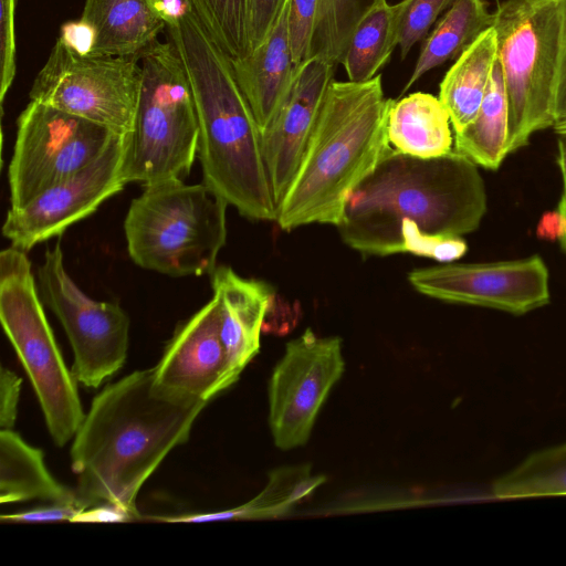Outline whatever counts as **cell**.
I'll return each mask as SVG.
<instances>
[{
    "instance_id": "40",
    "label": "cell",
    "mask_w": 566,
    "mask_h": 566,
    "mask_svg": "<svg viewBox=\"0 0 566 566\" xmlns=\"http://www.w3.org/2000/svg\"><path fill=\"white\" fill-rule=\"evenodd\" d=\"M167 19V23L182 13L189 6L184 0H155Z\"/></svg>"
},
{
    "instance_id": "22",
    "label": "cell",
    "mask_w": 566,
    "mask_h": 566,
    "mask_svg": "<svg viewBox=\"0 0 566 566\" xmlns=\"http://www.w3.org/2000/svg\"><path fill=\"white\" fill-rule=\"evenodd\" d=\"M43 500L80 501L75 490L60 484L48 471L41 449L27 443L12 429L0 431V502L1 504Z\"/></svg>"
},
{
    "instance_id": "3",
    "label": "cell",
    "mask_w": 566,
    "mask_h": 566,
    "mask_svg": "<svg viewBox=\"0 0 566 566\" xmlns=\"http://www.w3.org/2000/svg\"><path fill=\"white\" fill-rule=\"evenodd\" d=\"M488 209L478 166L452 150L417 158L394 148L353 192L338 231L363 255H390L398 230L416 226L437 235L476 230Z\"/></svg>"
},
{
    "instance_id": "28",
    "label": "cell",
    "mask_w": 566,
    "mask_h": 566,
    "mask_svg": "<svg viewBox=\"0 0 566 566\" xmlns=\"http://www.w3.org/2000/svg\"><path fill=\"white\" fill-rule=\"evenodd\" d=\"M199 20L231 60L250 54L249 0H188Z\"/></svg>"
},
{
    "instance_id": "33",
    "label": "cell",
    "mask_w": 566,
    "mask_h": 566,
    "mask_svg": "<svg viewBox=\"0 0 566 566\" xmlns=\"http://www.w3.org/2000/svg\"><path fill=\"white\" fill-rule=\"evenodd\" d=\"M289 0H249L250 49L260 46L274 29ZM251 53V52H250Z\"/></svg>"
},
{
    "instance_id": "4",
    "label": "cell",
    "mask_w": 566,
    "mask_h": 566,
    "mask_svg": "<svg viewBox=\"0 0 566 566\" xmlns=\"http://www.w3.org/2000/svg\"><path fill=\"white\" fill-rule=\"evenodd\" d=\"M381 75L333 81L297 171L277 207L276 223L290 231L311 223L338 227L350 196L391 150Z\"/></svg>"
},
{
    "instance_id": "44",
    "label": "cell",
    "mask_w": 566,
    "mask_h": 566,
    "mask_svg": "<svg viewBox=\"0 0 566 566\" xmlns=\"http://www.w3.org/2000/svg\"><path fill=\"white\" fill-rule=\"evenodd\" d=\"M559 242H560V244H562L563 250H564V251H565V253H566V237H565V238H563Z\"/></svg>"
},
{
    "instance_id": "23",
    "label": "cell",
    "mask_w": 566,
    "mask_h": 566,
    "mask_svg": "<svg viewBox=\"0 0 566 566\" xmlns=\"http://www.w3.org/2000/svg\"><path fill=\"white\" fill-rule=\"evenodd\" d=\"M409 1L389 4L375 0L363 15L340 60L348 81H369L388 62L398 45L400 22Z\"/></svg>"
},
{
    "instance_id": "45",
    "label": "cell",
    "mask_w": 566,
    "mask_h": 566,
    "mask_svg": "<svg viewBox=\"0 0 566 566\" xmlns=\"http://www.w3.org/2000/svg\"><path fill=\"white\" fill-rule=\"evenodd\" d=\"M184 1H186V2H188V3H189V1H188V0H184Z\"/></svg>"
},
{
    "instance_id": "39",
    "label": "cell",
    "mask_w": 566,
    "mask_h": 566,
    "mask_svg": "<svg viewBox=\"0 0 566 566\" xmlns=\"http://www.w3.org/2000/svg\"><path fill=\"white\" fill-rule=\"evenodd\" d=\"M133 520L125 511L111 504H98L82 511L74 522H123Z\"/></svg>"
},
{
    "instance_id": "34",
    "label": "cell",
    "mask_w": 566,
    "mask_h": 566,
    "mask_svg": "<svg viewBox=\"0 0 566 566\" xmlns=\"http://www.w3.org/2000/svg\"><path fill=\"white\" fill-rule=\"evenodd\" d=\"M86 507L75 502H54L51 505L36 507L13 514H3L2 522H74L75 517Z\"/></svg>"
},
{
    "instance_id": "9",
    "label": "cell",
    "mask_w": 566,
    "mask_h": 566,
    "mask_svg": "<svg viewBox=\"0 0 566 566\" xmlns=\"http://www.w3.org/2000/svg\"><path fill=\"white\" fill-rule=\"evenodd\" d=\"M140 81L139 59L83 55L57 39L29 96L126 135L133 126Z\"/></svg>"
},
{
    "instance_id": "30",
    "label": "cell",
    "mask_w": 566,
    "mask_h": 566,
    "mask_svg": "<svg viewBox=\"0 0 566 566\" xmlns=\"http://www.w3.org/2000/svg\"><path fill=\"white\" fill-rule=\"evenodd\" d=\"M317 0H289L287 29L294 64L313 56Z\"/></svg>"
},
{
    "instance_id": "15",
    "label": "cell",
    "mask_w": 566,
    "mask_h": 566,
    "mask_svg": "<svg viewBox=\"0 0 566 566\" xmlns=\"http://www.w3.org/2000/svg\"><path fill=\"white\" fill-rule=\"evenodd\" d=\"M334 67L335 64L318 55L298 64L285 97L261 132L276 210L297 171L326 92L334 81Z\"/></svg>"
},
{
    "instance_id": "37",
    "label": "cell",
    "mask_w": 566,
    "mask_h": 566,
    "mask_svg": "<svg viewBox=\"0 0 566 566\" xmlns=\"http://www.w3.org/2000/svg\"><path fill=\"white\" fill-rule=\"evenodd\" d=\"M59 39L77 53L88 55L93 44V32L82 20L70 21L61 27Z\"/></svg>"
},
{
    "instance_id": "5",
    "label": "cell",
    "mask_w": 566,
    "mask_h": 566,
    "mask_svg": "<svg viewBox=\"0 0 566 566\" xmlns=\"http://www.w3.org/2000/svg\"><path fill=\"white\" fill-rule=\"evenodd\" d=\"M203 182L169 178L144 186L124 220L130 259L171 277L211 274L227 241V207Z\"/></svg>"
},
{
    "instance_id": "43",
    "label": "cell",
    "mask_w": 566,
    "mask_h": 566,
    "mask_svg": "<svg viewBox=\"0 0 566 566\" xmlns=\"http://www.w3.org/2000/svg\"><path fill=\"white\" fill-rule=\"evenodd\" d=\"M557 209L564 213V216L566 217V191L563 190V195H562V198H560V201L558 203V207Z\"/></svg>"
},
{
    "instance_id": "27",
    "label": "cell",
    "mask_w": 566,
    "mask_h": 566,
    "mask_svg": "<svg viewBox=\"0 0 566 566\" xmlns=\"http://www.w3.org/2000/svg\"><path fill=\"white\" fill-rule=\"evenodd\" d=\"M496 499L566 494V443L530 454L491 485Z\"/></svg>"
},
{
    "instance_id": "36",
    "label": "cell",
    "mask_w": 566,
    "mask_h": 566,
    "mask_svg": "<svg viewBox=\"0 0 566 566\" xmlns=\"http://www.w3.org/2000/svg\"><path fill=\"white\" fill-rule=\"evenodd\" d=\"M559 25V64L556 84L555 113L556 123L566 119V0H556Z\"/></svg>"
},
{
    "instance_id": "7",
    "label": "cell",
    "mask_w": 566,
    "mask_h": 566,
    "mask_svg": "<svg viewBox=\"0 0 566 566\" xmlns=\"http://www.w3.org/2000/svg\"><path fill=\"white\" fill-rule=\"evenodd\" d=\"M509 101L507 154L556 124L560 25L556 0H505L493 12Z\"/></svg>"
},
{
    "instance_id": "16",
    "label": "cell",
    "mask_w": 566,
    "mask_h": 566,
    "mask_svg": "<svg viewBox=\"0 0 566 566\" xmlns=\"http://www.w3.org/2000/svg\"><path fill=\"white\" fill-rule=\"evenodd\" d=\"M154 379L168 392L207 402L239 379L221 342L214 297L176 331L154 366Z\"/></svg>"
},
{
    "instance_id": "8",
    "label": "cell",
    "mask_w": 566,
    "mask_h": 566,
    "mask_svg": "<svg viewBox=\"0 0 566 566\" xmlns=\"http://www.w3.org/2000/svg\"><path fill=\"white\" fill-rule=\"evenodd\" d=\"M0 319L30 378L54 443L65 446L85 417L76 379L46 319L27 252L12 245L0 253Z\"/></svg>"
},
{
    "instance_id": "1",
    "label": "cell",
    "mask_w": 566,
    "mask_h": 566,
    "mask_svg": "<svg viewBox=\"0 0 566 566\" xmlns=\"http://www.w3.org/2000/svg\"><path fill=\"white\" fill-rule=\"evenodd\" d=\"M207 403L158 387L154 367L105 387L93 399L71 447L80 501L87 507L111 504L140 518V488L167 454L188 440Z\"/></svg>"
},
{
    "instance_id": "38",
    "label": "cell",
    "mask_w": 566,
    "mask_h": 566,
    "mask_svg": "<svg viewBox=\"0 0 566 566\" xmlns=\"http://www.w3.org/2000/svg\"><path fill=\"white\" fill-rule=\"evenodd\" d=\"M536 234L545 240H562L566 237V217L558 209L542 214Z\"/></svg>"
},
{
    "instance_id": "12",
    "label": "cell",
    "mask_w": 566,
    "mask_h": 566,
    "mask_svg": "<svg viewBox=\"0 0 566 566\" xmlns=\"http://www.w3.org/2000/svg\"><path fill=\"white\" fill-rule=\"evenodd\" d=\"M345 369L339 337L306 329L290 340L269 382V423L282 450L308 440L317 413Z\"/></svg>"
},
{
    "instance_id": "18",
    "label": "cell",
    "mask_w": 566,
    "mask_h": 566,
    "mask_svg": "<svg viewBox=\"0 0 566 566\" xmlns=\"http://www.w3.org/2000/svg\"><path fill=\"white\" fill-rule=\"evenodd\" d=\"M93 32L92 56H140L167 28L155 0H85L81 19Z\"/></svg>"
},
{
    "instance_id": "20",
    "label": "cell",
    "mask_w": 566,
    "mask_h": 566,
    "mask_svg": "<svg viewBox=\"0 0 566 566\" xmlns=\"http://www.w3.org/2000/svg\"><path fill=\"white\" fill-rule=\"evenodd\" d=\"M450 116L439 97L416 92L392 101L387 136L394 149L417 158H437L453 150Z\"/></svg>"
},
{
    "instance_id": "14",
    "label": "cell",
    "mask_w": 566,
    "mask_h": 566,
    "mask_svg": "<svg viewBox=\"0 0 566 566\" xmlns=\"http://www.w3.org/2000/svg\"><path fill=\"white\" fill-rule=\"evenodd\" d=\"M124 142L125 135L116 134L90 165L49 187L25 206L10 208L2 226L3 237L12 247L27 252L95 212L126 185L122 177Z\"/></svg>"
},
{
    "instance_id": "10",
    "label": "cell",
    "mask_w": 566,
    "mask_h": 566,
    "mask_svg": "<svg viewBox=\"0 0 566 566\" xmlns=\"http://www.w3.org/2000/svg\"><path fill=\"white\" fill-rule=\"evenodd\" d=\"M8 170L10 208H21L39 193L94 161L116 133L50 105L30 101L17 120Z\"/></svg>"
},
{
    "instance_id": "41",
    "label": "cell",
    "mask_w": 566,
    "mask_h": 566,
    "mask_svg": "<svg viewBox=\"0 0 566 566\" xmlns=\"http://www.w3.org/2000/svg\"><path fill=\"white\" fill-rule=\"evenodd\" d=\"M557 136V165L563 179V190L566 191V135Z\"/></svg>"
},
{
    "instance_id": "17",
    "label": "cell",
    "mask_w": 566,
    "mask_h": 566,
    "mask_svg": "<svg viewBox=\"0 0 566 566\" xmlns=\"http://www.w3.org/2000/svg\"><path fill=\"white\" fill-rule=\"evenodd\" d=\"M210 275L221 342L232 370L240 377L260 350L261 331L274 292L268 283L244 279L228 265H217Z\"/></svg>"
},
{
    "instance_id": "42",
    "label": "cell",
    "mask_w": 566,
    "mask_h": 566,
    "mask_svg": "<svg viewBox=\"0 0 566 566\" xmlns=\"http://www.w3.org/2000/svg\"><path fill=\"white\" fill-rule=\"evenodd\" d=\"M553 128L557 135H566V119L556 123Z\"/></svg>"
},
{
    "instance_id": "32",
    "label": "cell",
    "mask_w": 566,
    "mask_h": 566,
    "mask_svg": "<svg viewBox=\"0 0 566 566\" xmlns=\"http://www.w3.org/2000/svg\"><path fill=\"white\" fill-rule=\"evenodd\" d=\"M17 0H0V102L15 75L14 12Z\"/></svg>"
},
{
    "instance_id": "13",
    "label": "cell",
    "mask_w": 566,
    "mask_h": 566,
    "mask_svg": "<svg viewBox=\"0 0 566 566\" xmlns=\"http://www.w3.org/2000/svg\"><path fill=\"white\" fill-rule=\"evenodd\" d=\"M408 281L419 293L450 303L523 315L549 303V272L538 254L523 259L447 263L417 269Z\"/></svg>"
},
{
    "instance_id": "35",
    "label": "cell",
    "mask_w": 566,
    "mask_h": 566,
    "mask_svg": "<svg viewBox=\"0 0 566 566\" xmlns=\"http://www.w3.org/2000/svg\"><path fill=\"white\" fill-rule=\"evenodd\" d=\"M21 378L12 370H0V428L12 429L17 416L21 391Z\"/></svg>"
},
{
    "instance_id": "26",
    "label": "cell",
    "mask_w": 566,
    "mask_h": 566,
    "mask_svg": "<svg viewBox=\"0 0 566 566\" xmlns=\"http://www.w3.org/2000/svg\"><path fill=\"white\" fill-rule=\"evenodd\" d=\"M323 481V476H312L306 467L287 468L273 472L263 492L239 507L180 516H151V518L164 522H210L272 516L285 512L297 501L312 493Z\"/></svg>"
},
{
    "instance_id": "2",
    "label": "cell",
    "mask_w": 566,
    "mask_h": 566,
    "mask_svg": "<svg viewBox=\"0 0 566 566\" xmlns=\"http://www.w3.org/2000/svg\"><path fill=\"white\" fill-rule=\"evenodd\" d=\"M166 29L196 104L197 157L203 184L241 216L275 221L277 210L263 158L261 130L237 82L231 59L190 4Z\"/></svg>"
},
{
    "instance_id": "31",
    "label": "cell",
    "mask_w": 566,
    "mask_h": 566,
    "mask_svg": "<svg viewBox=\"0 0 566 566\" xmlns=\"http://www.w3.org/2000/svg\"><path fill=\"white\" fill-rule=\"evenodd\" d=\"M453 0H410L406 7L399 28L401 59L422 39L439 14L451 6Z\"/></svg>"
},
{
    "instance_id": "29",
    "label": "cell",
    "mask_w": 566,
    "mask_h": 566,
    "mask_svg": "<svg viewBox=\"0 0 566 566\" xmlns=\"http://www.w3.org/2000/svg\"><path fill=\"white\" fill-rule=\"evenodd\" d=\"M375 0H317L313 55L336 64L349 38Z\"/></svg>"
},
{
    "instance_id": "25",
    "label": "cell",
    "mask_w": 566,
    "mask_h": 566,
    "mask_svg": "<svg viewBox=\"0 0 566 566\" xmlns=\"http://www.w3.org/2000/svg\"><path fill=\"white\" fill-rule=\"evenodd\" d=\"M493 24V13L488 11L483 0H453L426 39L417 59L413 72L403 92L423 74L458 57L485 30Z\"/></svg>"
},
{
    "instance_id": "11",
    "label": "cell",
    "mask_w": 566,
    "mask_h": 566,
    "mask_svg": "<svg viewBox=\"0 0 566 566\" xmlns=\"http://www.w3.org/2000/svg\"><path fill=\"white\" fill-rule=\"evenodd\" d=\"M42 302L62 324L74 354L72 373L86 388H98L123 367L129 343V317L114 302L91 298L65 270L60 241L38 268Z\"/></svg>"
},
{
    "instance_id": "19",
    "label": "cell",
    "mask_w": 566,
    "mask_h": 566,
    "mask_svg": "<svg viewBox=\"0 0 566 566\" xmlns=\"http://www.w3.org/2000/svg\"><path fill=\"white\" fill-rule=\"evenodd\" d=\"M286 2L264 42L247 56L231 60L237 82L262 132L285 97L296 65L293 62Z\"/></svg>"
},
{
    "instance_id": "24",
    "label": "cell",
    "mask_w": 566,
    "mask_h": 566,
    "mask_svg": "<svg viewBox=\"0 0 566 566\" xmlns=\"http://www.w3.org/2000/svg\"><path fill=\"white\" fill-rule=\"evenodd\" d=\"M507 138L509 101L496 57L478 115L462 132L454 134L453 150L476 166L496 170L509 155Z\"/></svg>"
},
{
    "instance_id": "6",
    "label": "cell",
    "mask_w": 566,
    "mask_h": 566,
    "mask_svg": "<svg viewBox=\"0 0 566 566\" xmlns=\"http://www.w3.org/2000/svg\"><path fill=\"white\" fill-rule=\"evenodd\" d=\"M140 90L132 129L125 135L122 177L143 186L189 175L199 125L184 65L172 43L156 42L139 59Z\"/></svg>"
},
{
    "instance_id": "21",
    "label": "cell",
    "mask_w": 566,
    "mask_h": 566,
    "mask_svg": "<svg viewBox=\"0 0 566 566\" xmlns=\"http://www.w3.org/2000/svg\"><path fill=\"white\" fill-rule=\"evenodd\" d=\"M496 57V34L491 27L458 56L443 76L439 99L450 116L454 134L476 117Z\"/></svg>"
}]
</instances>
